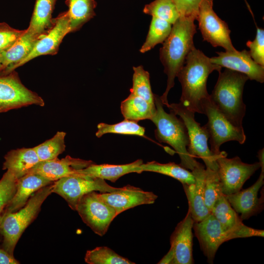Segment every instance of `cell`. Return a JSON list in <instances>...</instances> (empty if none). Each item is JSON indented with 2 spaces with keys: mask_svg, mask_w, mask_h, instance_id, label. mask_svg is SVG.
Returning <instances> with one entry per match:
<instances>
[{
  "mask_svg": "<svg viewBox=\"0 0 264 264\" xmlns=\"http://www.w3.org/2000/svg\"><path fill=\"white\" fill-rule=\"evenodd\" d=\"M96 192L92 191L84 195L78 202L76 211L85 224L95 234L102 236L106 233L117 214L101 194Z\"/></svg>",
  "mask_w": 264,
  "mask_h": 264,
  "instance_id": "cell-8",
  "label": "cell"
},
{
  "mask_svg": "<svg viewBox=\"0 0 264 264\" xmlns=\"http://www.w3.org/2000/svg\"><path fill=\"white\" fill-rule=\"evenodd\" d=\"M66 135L64 132H57L51 138L34 147L41 161L55 159L65 151Z\"/></svg>",
  "mask_w": 264,
  "mask_h": 264,
  "instance_id": "cell-33",
  "label": "cell"
},
{
  "mask_svg": "<svg viewBox=\"0 0 264 264\" xmlns=\"http://www.w3.org/2000/svg\"><path fill=\"white\" fill-rule=\"evenodd\" d=\"M54 182L35 192L18 211L0 214L1 247L10 254L13 255L16 245L23 232L37 216L43 202L53 193Z\"/></svg>",
  "mask_w": 264,
  "mask_h": 264,
  "instance_id": "cell-5",
  "label": "cell"
},
{
  "mask_svg": "<svg viewBox=\"0 0 264 264\" xmlns=\"http://www.w3.org/2000/svg\"><path fill=\"white\" fill-rule=\"evenodd\" d=\"M25 31V29H16L5 22H0V54L12 46Z\"/></svg>",
  "mask_w": 264,
  "mask_h": 264,
  "instance_id": "cell-38",
  "label": "cell"
},
{
  "mask_svg": "<svg viewBox=\"0 0 264 264\" xmlns=\"http://www.w3.org/2000/svg\"><path fill=\"white\" fill-rule=\"evenodd\" d=\"M180 16L197 18L199 5L202 0H172Z\"/></svg>",
  "mask_w": 264,
  "mask_h": 264,
  "instance_id": "cell-40",
  "label": "cell"
},
{
  "mask_svg": "<svg viewBox=\"0 0 264 264\" xmlns=\"http://www.w3.org/2000/svg\"><path fill=\"white\" fill-rule=\"evenodd\" d=\"M53 182L37 174L29 173L18 179L16 192L2 212L18 211L35 192Z\"/></svg>",
  "mask_w": 264,
  "mask_h": 264,
  "instance_id": "cell-23",
  "label": "cell"
},
{
  "mask_svg": "<svg viewBox=\"0 0 264 264\" xmlns=\"http://www.w3.org/2000/svg\"><path fill=\"white\" fill-rule=\"evenodd\" d=\"M258 157L259 159L261 169L264 170V149L260 150L258 152Z\"/></svg>",
  "mask_w": 264,
  "mask_h": 264,
  "instance_id": "cell-42",
  "label": "cell"
},
{
  "mask_svg": "<svg viewBox=\"0 0 264 264\" xmlns=\"http://www.w3.org/2000/svg\"><path fill=\"white\" fill-rule=\"evenodd\" d=\"M20 263L15 259L13 255L8 253L0 247V264H17Z\"/></svg>",
  "mask_w": 264,
  "mask_h": 264,
  "instance_id": "cell-41",
  "label": "cell"
},
{
  "mask_svg": "<svg viewBox=\"0 0 264 264\" xmlns=\"http://www.w3.org/2000/svg\"><path fill=\"white\" fill-rule=\"evenodd\" d=\"M85 261L89 264H135L106 246L97 247L92 250H88Z\"/></svg>",
  "mask_w": 264,
  "mask_h": 264,
  "instance_id": "cell-34",
  "label": "cell"
},
{
  "mask_svg": "<svg viewBox=\"0 0 264 264\" xmlns=\"http://www.w3.org/2000/svg\"><path fill=\"white\" fill-rule=\"evenodd\" d=\"M193 228L200 248L210 264L213 263L216 252L221 244L238 238L234 232L225 230L211 213L203 220L194 222Z\"/></svg>",
  "mask_w": 264,
  "mask_h": 264,
  "instance_id": "cell-14",
  "label": "cell"
},
{
  "mask_svg": "<svg viewBox=\"0 0 264 264\" xmlns=\"http://www.w3.org/2000/svg\"><path fill=\"white\" fill-rule=\"evenodd\" d=\"M132 86L131 94L139 96L153 106H155L150 81L149 73L142 66L133 67Z\"/></svg>",
  "mask_w": 264,
  "mask_h": 264,
  "instance_id": "cell-31",
  "label": "cell"
},
{
  "mask_svg": "<svg viewBox=\"0 0 264 264\" xmlns=\"http://www.w3.org/2000/svg\"><path fill=\"white\" fill-rule=\"evenodd\" d=\"M101 195L114 208L117 215L138 205L153 204L157 198V196L152 192L145 191L130 185L112 192L102 193Z\"/></svg>",
  "mask_w": 264,
  "mask_h": 264,
  "instance_id": "cell-18",
  "label": "cell"
},
{
  "mask_svg": "<svg viewBox=\"0 0 264 264\" xmlns=\"http://www.w3.org/2000/svg\"><path fill=\"white\" fill-rule=\"evenodd\" d=\"M41 36L26 29L12 46L1 53L2 65L0 75H6L13 71L16 66L29 54Z\"/></svg>",
  "mask_w": 264,
  "mask_h": 264,
  "instance_id": "cell-22",
  "label": "cell"
},
{
  "mask_svg": "<svg viewBox=\"0 0 264 264\" xmlns=\"http://www.w3.org/2000/svg\"><path fill=\"white\" fill-rule=\"evenodd\" d=\"M4 159L2 169L11 172L18 179L27 174L41 161L34 147L11 150Z\"/></svg>",
  "mask_w": 264,
  "mask_h": 264,
  "instance_id": "cell-25",
  "label": "cell"
},
{
  "mask_svg": "<svg viewBox=\"0 0 264 264\" xmlns=\"http://www.w3.org/2000/svg\"><path fill=\"white\" fill-rule=\"evenodd\" d=\"M31 105L42 107L44 102L22 84L17 73L13 71L0 76V112Z\"/></svg>",
  "mask_w": 264,
  "mask_h": 264,
  "instance_id": "cell-12",
  "label": "cell"
},
{
  "mask_svg": "<svg viewBox=\"0 0 264 264\" xmlns=\"http://www.w3.org/2000/svg\"><path fill=\"white\" fill-rule=\"evenodd\" d=\"M249 79L245 74L226 68L220 71L217 83L210 94L211 101L235 127L243 129L242 120L246 112L243 102L244 86Z\"/></svg>",
  "mask_w": 264,
  "mask_h": 264,
  "instance_id": "cell-3",
  "label": "cell"
},
{
  "mask_svg": "<svg viewBox=\"0 0 264 264\" xmlns=\"http://www.w3.org/2000/svg\"><path fill=\"white\" fill-rule=\"evenodd\" d=\"M71 32L79 29L95 15L94 0H67Z\"/></svg>",
  "mask_w": 264,
  "mask_h": 264,
  "instance_id": "cell-27",
  "label": "cell"
},
{
  "mask_svg": "<svg viewBox=\"0 0 264 264\" xmlns=\"http://www.w3.org/2000/svg\"><path fill=\"white\" fill-rule=\"evenodd\" d=\"M156 111L151 120L156 127L155 137L160 143L169 144L178 154L181 166L191 171L201 164L188 152L189 144L186 127L174 112H166L160 97L154 94Z\"/></svg>",
  "mask_w": 264,
  "mask_h": 264,
  "instance_id": "cell-4",
  "label": "cell"
},
{
  "mask_svg": "<svg viewBox=\"0 0 264 264\" xmlns=\"http://www.w3.org/2000/svg\"><path fill=\"white\" fill-rule=\"evenodd\" d=\"M218 56L210 58L211 62L222 67L246 75L251 80L262 83L264 82V66L256 63L249 52L241 51L217 52Z\"/></svg>",
  "mask_w": 264,
  "mask_h": 264,
  "instance_id": "cell-16",
  "label": "cell"
},
{
  "mask_svg": "<svg viewBox=\"0 0 264 264\" xmlns=\"http://www.w3.org/2000/svg\"><path fill=\"white\" fill-rule=\"evenodd\" d=\"M143 172H152L171 176L180 181L182 184H191L195 182L192 172L174 162L160 163L156 161L148 162L140 165Z\"/></svg>",
  "mask_w": 264,
  "mask_h": 264,
  "instance_id": "cell-29",
  "label": "cell"
},
{
  "mask_svg": "<svg viewBox=\"0 0 264 264\" xmlns=\"http://www.w3.org/2000/svg\"><path fill=\"white\" fill-rule=\"evenodd\" d=\"M1 65H2V57H1V54H0V70L1 67Z\"/></svg>",
  "mask_w": 264,
  "mask_h": 264,
  "instance_id": "cell-43",
  "label": "cell"
},
{
  "mask_svg": "<svg viewBox=\"0 0 264 264\" xmlns=\"http://www.w3.org/2000/svg\"><path fill=\"white\" fill-rule=\"evenodd\" d=\"M97 129L95 133L97 137L110 133L144 136L145 132V128L138 125L137 122L125 119L114 124L100 123L97 125Z\"/></svg>",
  "mask_w": 264,
  "mask_h": 264,
  "instance_id": "cell-35",
  "label": "cell"
},
{
  "mask_svg": "<svg viewBox=\"0 0 264 264\" xmlns=\"http://www.w3.org/2000/svg\"><path fill=\"white\" fill-rule=\"evenodd\" d=\"M264 170L257 180L247 189L225 196L232 207L238 213L242 220H247L261 211L263 208L264 198H258V192L264 183Z\"/></svg>",
  "mask_w": 264,
  "mask_h": 264,
  "instance_id": "cell-20",
  "label": "cell"
},
{
  "mask_svg": "<svg viewBox=\"0 0 264 264\" xmlns=\"http://www.w3.org/2000/svg\"><path fill=\"white\" fill-rule=\"evenodd\" d=\"M56 0H36L27 29L39 36L45 34L51 27V14Z\"/></svg>",
  "mask_w": 264,
  "mask_h": 264,
  "instance_id": "cell-28",
  "label": "cell"
},
{
  "mask_svg": "<svg viewBox=\"0 0 264 264\" xmlns=\"http://www.w3.org/2000/svg\"><path fill=\"white\" fill-rule=\"evenodd\" d=\"M211 213L226 231L235 233L238 238L257 236L263 237V230L245 225L238 213L232 207L225 195H222L214 203Z\"/></svg>",
  "mask_w": 264,
  "mask_h": 264,
  "instance_id": "cell-17",
  "label": "cell"
},
{
  "mask_svg": "<svg viewBox=\"0 0 264 264\" xmlns=\"http://www.w3.org/2000/svg\"><path fill=\"white\" fill-rule=\"evenodd\" d=\"M202 113L208 118L204 126L209 139L210 150L217 156L220 152V146L226 142L236 141L242 144L246 140L243 129L234 126L217 108L209 97L201 103Z\"/></svg>",
  "mask_w": 264,
  "mask_h": 264,
  "instance_id": "cell-6",
  "label": "cell"
},
{
  "mask_svg": "<svg viewBox=\"0 0 264 264\" xmlns=\"http://www.w3.org/2000/svg\"><path fill=\"white\" fill-rule=\"evenodd\" d=\"M143 12L172 24L180 17L177 7L172 0H154L145 6Z\"/></svg>",
  "mask_w": 264,
  "mask_h": 264,
  "instance_id": "cell-32",
  "label": "cell"
},
{
  "mask_svg": "<svg viewBox=\"0 0 264 264\" xmlns=\"http://www.w3.org/2000/svg\"><path fill=\"white\" fill-rule=\"evenodd\" d=\"M172 27L170 23L152 17L146 40L140 48L141 53H145L159 44H162L169 35Z\"/></svg>",
  "mask_w": 264,
  "mask_h": 264,
  "instance_id": "cell-30",
  "label": "cell"
},
{
  "mask_svg": "<svg viewBox=\"0 0 264 264\" xmlns=\"http://www.w3.org/2000/svg\"><path fill=\"white\" fill-rule=\"evenodd\" d=\"M170 111L178 115L184 122L188 132L189 144L188 152L193 157L201 158L206 168L217 171V156L213 154L208 145L209 139L204 126H201L195 119V112L188 110L180 103L169 104Z\"/></svg>",
  "mask_w": 264,
  "mask_h": 264,
  "instance_id": "cell-7",
  "label": "cell"
},
{
  "mask_svg": "<svg viewBox=\"0 0 264 264\" xmlns=\"http://www.w3.org/2000/svg\"><path fill=\"white\" fill-rule=\"evenodd\" d=\"M143 163L142 159H137L130 163L121 165H98L93 163L86 168L79 170L77 176L99 178L114 182L126 174L131 173H141L140 167Z\"/></svg>",
  "mask_w": 264,
  "mask_h": 264,
  "instance_id": "cell-24",
  "label": "cell"
},
{
  "mask_svg": "<svg viewBox=\"0 0 264 264\" xmlns=\"http://www.w3.org/2000/svg\"><path fill=\"white\" fill-rule=\"evenodd\" d=\"M221 68L201 51L193 48L176 76L182 87L179 103L189 110L202 113L201 103L210 95L206 87L208 77L214 70L221 71Z\"/></svg>",
  "mask_w": 264,
  "mask_h": 264,
  "instance_id": "cell-2",
  "label": "cell"
},
{
  "mask_svg": "<svg viewBox=\"0 0 264 264\" xmlns=\"http://www.w3.org/2000/svg\"><path fill=\"white\" fill-rule=\"evenodd\" d=\"M120 109L124 119L137 122L145 119L151 120L156 111L155 106L131 93L121 102Z\"/></svg>",
  "mask_w": 264,
  "mask_h": 264,
  "instance_id": "cell-26",
  "label": "cell"
},
{
  "mask_svg": "<svg viewBox=\"0 0 264 264\" xmlns=\"http://www.w3.org/2000/svg\"><path fill=\"white\" fill-rule=\"evenodd\" d=\"M196 20L198 22L203 41L214 47L221 46L226 51L237 50L233 45L227 24L214 11L213 0H202L198 7Z\"/></svg>",
  "mask_w": 264,
  "mask_h": 264,
  "instance_id": "cell-10",
  "label": "cell"
},
{
  "mask_svg": "<svg viewBox=\"0 0 264 264\" xmlns=\"http://www.w3.org/2000/svg\"><path fill=\"white\" fill-rule=\"evenodd\" d=\"M223 195L217 171L206 168L204 182V201L210 211L215 202Z\"/></svg>",
  "mask_w": 264,
  "mask_h": 264,
  "instance_id": "cell-36",
  "label": "cell"
},
{
  "mask_svg": "<svg viewBox=\"0 0 264 264\" xmlns=\"http://www.w3.org/2000/svg\"><path fill=\"white\" fill-rule=\"evenodd\" d=\"M195 182L191 184H182L187 198L188 210L194 222L200 221L210 213L204 201V182L205 169L202 164L191 171Z\"/></svg>",
  "mask_w": 264,
  "mask_h": 264,
  "instance_id": "cell-21",
  "label": "cell"
},
{
  "mask_svg": "<svg viewBox=\"0 0 264 264\" xmlns=\"http://www.w3.org/2000/svg\"><path fill=\"white\" fill-rule=\"evenodd\" d=\"M257 27L255 39L248 41L246 45L249 48L250 55L258 64L264 66V30Z\"/></svg>",
  "mask_w": 264,
  "mask_h": 264,
  "instance_id": "cell-39",
  "label": "cell"
},
{
  "mask_svg": "<svg viewBox=\"0 0 264 264\" xmlns=\"http://www.w3.org/2000/svg\"><path fill=\"white\" fill-rule=\"evenodd\" d=\"M227 154L224 151H220L216 159L217 172L221 183L222 193L225 196L239 191L245 182L261 168L259 162L245 163L238 156L228 158Z\"/></svg>",
  "mask_w": 264,
  "mask_h": 264,
  "instance_id": "cell-11",
  "label": "cell"
},
{
  "mask_svg": "<svg viewBox=\"0 0 264 264\" xmlns=\"http://www.w3.org/2000/svg\"><path fill=\"white\" fill-rule=\"evenodd\" d=\"M195 20L194 17L180 16L172 24L171 31L160 49V60L167 76L166 88L160 98L167 107L169 106L168 95L174 86L175 79L183 66L187 55L195 47Z\"/></svg>",
  "mask_w": 264,
  "mask_h": 264,
  "instance_id": "cell-1",
  "label": "cell"
},
{
  "mask_svg": "<svg viewBox=\"0 0 264 264\" xmlns=\"http://www.w3.org/2000/svg\"><path fill=\"white\" fill-rule=\"evenodd\" d=\"M70 32L69 17L66 11L54 20L51 27L38 39L29 54L16 66L15 69L41 55L57 53L63 38Z\"/></svg>",
  "mask_w": 264,
  "mask_h": 264,
  "instance_id": "cell-15",
  "label": "cell"
},
{
  "mask_svg": "<svg viewBox=\"0 0 264 264\" xmlns=\"http://www.w3.org/2000/svg\"><path fill=\"white\" fill-rule=\"evenodd\" d=\"M194 223V221L188 211L185 218L177 224L172 234L170 250L158 264L194 263L192 232Z\"/></svg>",
  "mask_w": 264,
  "mask_h": 264,
  "instance_id": "cell-13",
  "label": "cell"
},
{
  "mask_svg": "<svg viewBox=\"0 0 264 264\" xmlns=\"http://www.w3.org/2000/svg\"><path fill=\"white\" fill-rule=\"evenodd\" d=\"M17 180L14 174L8 170L0 180V215L16 192Z\"/></svg>",
  "mask_w": 264,
  "mask_h": 264,
  "instance_id": "cell-37",
  "label": "cell"
},
{
  "mask_svg": "<svg viewBox=\"0 0 264 264\" xmlns=\"http://www.w3.org/2000/svg\"><path fill=\"white\" fill-rule=\"evenodd\" d=\"M109 185L105 180L86 176L62 177L53 183V193L63 198L69 206L76 211L77 204L85 194L92 191L112 192L120 189Z\"/></svg>",
  "mask_w": 264,
  "mask_h": 264,
  "instance_id": "cell-9",
  "label": "cell"
},
{
  "mask_svg": "<svg viewBox=\"0 0 264 264\" xmlns=\"http://www.w3.org/2000/svg\"><path fill=\"white\" fill-rule=\"evenodd\" d=\"M93 162L73 158L69 155L59 159L40 161L28 173L37 174L46 178L55 181L64 177L77 176L79 170L86 168Z\"/></svg>",
  "mask_w": 264,
  "mask_h": 264,
  "instance_id": "cell-19",
  "label": "cell"
}]
</instances>
